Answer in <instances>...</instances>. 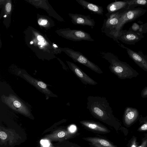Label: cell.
Listing matches in <instances>:
<instances>
[{
  "label": "cell",
  "mask_w": 147,
  "mask_h": 147,
  "mask_svg": "<svg viewBox=\"0 0 147 147\" xmlns=\"http://www.w3.org/2000/svg\"><path fill=\"white\" fill-rule=\"evenodd\" d=\"M87 100L86 108L94 117L110 126L115 127L116 119L105 97L90 96Z\"/></svg>",
  "instance_id": "obj_1"
},
{
  "label": "cell",
  "mask_w": 147,
  "mask_h": 147,
  "mask_svg": "<svg viewBox=\"0 0 147 147\" xmlns=\"http://www.w3.org/2000/svg\"><path fill=\"white\" fill-rule=\"evenodd\" d=\"M100 56L110 64V71L121 79H131L136 77L139 73L127 63L120 60L118 57L110 52L100 53Z\"/></svg>",
  "instance_id": "obj_2"
},
{
  "label": "cell",
  "mask_w": 147,
  "mask_h": 147,
  "mask_svg": "<svg viewBox=\"0 0 147 147\" xmlns=\"http://www.w3.org/2000/svg\"><path fill=\"white\" fill-rule=\"evenodd\" d=\"M147 10L141 7L127 9L121 13L119 23L111 31L107 36L112 38L118 44L120 42L117 40L123 30L124 25L127 23L134 21L144 15L147 12Z\"/></svg>",
  "instance_id": "obj_3"
},
{
  "label": "cell",
  "mask_w": 147,
  "mask_h": 147,
  "mask_svg": "<svg viewBox=\"0 0 147 147\" xmlns=\"http://www.w3.org/2000/svg\"><path fill=\"white\" fill-rule=\"evenodd\" d=\"M64 51L74 61L84 65L98 74L103 73L102 71L98 66L89 60L80 52L69 48L65 49Z\"/></svg>",
  "instance_id": "obj_4"
},
{
  "label": "cell",
  "mask_w": 147,
  "mask_h": 147,
  "mask_svg": "<svg viewBox=\"0 0 147 147\" xmlns=\"http://www.w3.org/2000/svg\"><path fill=\"white\" fill-rule=\"evenodd\" d=\"M64 35L66 38L74 41H94L89 34L82 30L68 28L64 30Z\"/></svg>",
  "instance_id": "obj_5"
},
{
  "label": "cell",
  "mask_w": 147,
  "mask_h": 147,
  "mask_svg": "<svg viewBox=\"0 0 147 147\" xmlns=\"http://www.w3.org/2000/svg\"><path fill=\"white\" fill-rule=\"evenodd\" d=\"M120 46L125 49L130 58L140 67L147 72V56L142 51H135L121 44Z\"/></svg>",
  "instance_id": "obj_6"
},
{
  "label": "cell",
  "mask_w": 147,
  "mask_h": 147,
  "mask_svg": "<svg viewBox=\"0 0 147 147\" xmlns=\"http://www.w3.org/2000/svg\"><path fill=\"white\" fill-rule=\"evenodd\" d=\"M124 11L112 13L107 16V18L104 20L103 23L101 28V30L102 33L105 34L107 36L118 24L121 13Z\"/></svg>",
  "instance_id": "obj_7"
},
{
  "label": "cell",
  "mask_w": 147,
  "mask_h": 147,
  "mask_svg": "<svg viewBox=\"0 0 147 147\" xmlns=\"http://www.w3.org/2000/svg\"><path fill=\"white\" fill-rule=\"evenodd\" d=\"M143 34L123 30L117 38V40L121 41L123 42L128 45H135L143 38Z\"/></svg>",
  "instance_id": "obj_8"
},
{
  "label": "cell",
  "mask_w": 147,
  "mask_h": 147,
  "mask_svg": "<svg viewBox=\"0 0 147 147\" xmlns=\"http://www.w3.org/2000/svg\"><path fill=\"white\" fill-rule=\"evenodd\" d=\"M77 136V133L65 129H57L51 134L47 135L45 138L51 141L61 142L72 138Z\"/></svg>",
  "instance_id": "obj_9"
},
{
  "label": "cell",
  "mask_w": 147,
  "mask_h": 147,
  "mask_svg": "<svg viewBox=\"0 0 147 147\" xmlns=\"http://www.w3.org/2000/svg\"><path fill=\"white\" fill-rule=\"evenodd\" d=\"M67 63L71 71L84 84L94 85L98 84L76 64L68 61Z\"/></svg>",
  "instance_id": "obj_10"
},
{
  "label": "cell",
  "mask_w": 147,
  "mask_h": 147,
  "mask_svg": "<svg viewBox=\"0 0 147 147\" xmlns=\"http://www.w3.org/2000/svg\"><path fill=\"white\" fill-rule=\"evenodd\" d=\"M80 123L87 129L93 132L100 134H106L110 132V130L101 123L92 120H84Z\"/></svg>",
  "instance_id": "obj_11"
},
{
  "label": "cell",
  "mask_w": 147,
  "mask_h": 147,
  "mask_svg": "<svg viewBox=\"0 0 147 147\" xmlns=\"http://www.w3.org/2000/svg\"><path fill=\"white\" fill-rule=\"evenodd\" d=\"M69 15L71 19V22L74 24L87 26L92 28L95 26V21L89 15L72 13H69Z\"/></svg>",
  "instance_id": "obj_12"
},
{
  "label": "cell",
  "mask_w": 147,
  "mask_h": 147,
  "mask_svg": "<svg viewBox=\"0 0 147 147\" xmlns=\"http://www.w3.org/2000/svg\"><path fill=\"white\" fill-rule=\"evenodd\" d=\"M82 139L88 142L91 147H117L110 141L103 138L88 137Z\"/></svg>",
  "instance_id": "obj_13"
},
{
  "label": "cell",
  "mask_w": 147,
  "mask_h": 147,
  "mask_svg": "<svg viewBox=\"0 0 147 147\" xmlns=\"http://www.w3.org/2000/svg\"><path fill=\"white\" fill-rule=\"evenodd\" d=\"M139 113L136 108L127 107L125 109L123 115V120L127 125H129L137 119Z\"/></svg>",
  "instance_id": "obj_14"
},
{
  "label": "cell",
  "mask_w": 147,
  "mask_h": 147,
  "mask_svg": "<svg viewBox=\"0 0 147 147\" xmlns=\"http://www.w3.org/2000/svg\"><path fill=\"white\" fill-rule=\"evenodd\" d=\"M128 7V5L126 0L113 2L107 6L108 13L105 15L107 16L112 13L127 10Z\"/></svg>",
  "instance_id": "obj_15"
},
{
  "label": "cell",
  "mask_w": 147,
  "mask_h": 147,
  "mask_svg": "<svg viewBox=\"0 0 147 147\" xmlns=\"http://www.w3.org/2000/svg\"><path fill=\"white\" fill-rule=\"evenodd\" d=\"M16 133L10 129L2 128L0 130V139L1 143H4L8 141L10 144H12L16 139Z\"/></svg>",
  "instance_id": "obj_16"
},
{
  "label": "cell",
  "mask_w": 147,
  "mask_h": 147,
  "mask_svg": "<svg viewBox=\"0 0 147 147\" xmlns=\"http://www.w3.org/2000/svg\"><path fill=\"white\" fill-rule=\"evenodd\" d=\"M77 2L84 9L94 14L102 15L103 9L102 7L87 1L85 0H76Z\"/></svg>",
  "instance_id": "obj_17"
},
{
  "label": "cell",
  "mask_w": 147,
  "mask_h": 147,
  "mask_svg": "<svg viewBox=\"0 0 147 147\" xmlns=\"http://www.w3.org/2000/svg\"><path fill=\"white\" fill-rule=\"evenodd\" d=\"M128 5L127 9H134L137 6H147V0H126Z\"/></svg>",
  "instance_id": "obj_18"
},
{
  "label": "cell",
  "mask_w": 147,
  "mask_h": 147,
  "mask_svg": "<svg viewBox=\"0 0 147 147\" xmlns=\"http://www.w3.org/2000/svg\"><path fill=\"white\" fill-rule=\"evenodd\" d=\"M128 30L136 33H141L140 25H139L136 22H134L132 24Z\"/></svg>",
  "instance_id": "obj_19"
},
{
  "label": "cell",
  "mask_w": 147,
  "mask_h": 147,
  "mask_svg": "<svg viewBox=\"0 0 147 147\" xmlns=\"http://www.w3.org/2000/svg\"><path fill=\"white\" fill-rule=\"evenodd\" d=\"M140 27L142 34L147 33V23L141 25Z\"/></svg>",
  "instance_id": "obj_20"
},
{
  "label": "cell",
  "mask_w": 147,
  "mask_h": 147,
  "mask_svg": "<svg viewBox=\"0 0 147 147\" xmlns=\"http://www.w3.org/2000/svg\"><path fill=\"white\" fill-rule=\"evenodd\" d=\"M141 96L143 98L147 97V86L145 87L142 91Z\"/></svg>",
  "instance_id": "obj_21"
},
{
  "label": "cell",
  "mask_w": 147,
  "mask_h": 147,
  "mask_svg": "<svg viewBox=\"0 0 147 147\" xmlns=\"http://www.w3.org/2000/svg\"><path fill=\"white\" fill-rule=\"evenodd\" d=\"M140 131H144L147 130V121L143 124L139 129Z\"/></svg>",
  "instance_id": "obj_22"
},
{
  "label": "cell",
  "mask_w": 147,
  "mask_h": 147,
  "mask_svg": "<svg viewBox=\"0 0 147 147\" xmlns=\"http://www.w3.org/2000/svg\"><path fill=\"white\" fill-rule=\"evenodd\" d=\"M5 9L7 12H9L11 9V5L9 3H7L6 5Z\"/></svg>",
  "instance_id": "obj_23"
},
{
  "label": "cell",
  "mask_w": 147,
  "mask_h": 147,
  "mask_svg": "<svg viewBox=\"0 0 147 147\" xmlns=\"http://www.w3.org/2000/svg\"><path fill=\"white\" fill-rule=\"evenodd\" d=\"M38 84L40 87L43 88H45L46 87L45 84L42 82H38Z\"/></svg>",
  "instance_id": "obj_24"
},
{
  "label": "cell",
  "mask_w": 147,
  "mask_h": 147,
  "mask_svg": "<svg viewBox=\"0 0 147 147\" xmlns=\"http://www.w3.org/2000/svg\"><path fill=\"white\" fill-rule=\"evenodd\" d=\"M138 147H147V139L143 141L141 145Z\"/></svg>",
  "instance_id": "obj_25"
},
{
  "label": "cell",
  "mask_w": 147,
  "mask_h": 147,
  "mask_svg": "<svg viewBox=\"0 0 147 147\" xmlns=\"http://www.w3.org/2000/svg\"><path fill=\"white\" fill-rule=\"evenodd\" d=\"M136 140L134 138L131 142L130 147H137Z\"/></svg>",
  "instance_id": "obj_26"
},
{
  "label": "cell",
  "mask_w": 147,
  "mask_h": 147,
  "mask_svg": "<svg viewBox=\"0 0 147 147\" xmlns=\"http://www.w3.org/2000/svg\"><path fill=\"white\" fill-rule=\"evenodd\" d=\"M14 105L16 107L19 108L21 106V103L17 100L13 102Z\"/></svg>",
  "instance_id": "obj_27"
},
{
  "label": "cell",
  "mask_w": 147,
  "mask_h": 147,
  "mask_svg": "<svg viewBox=\"0 0 147 147\" xmlns=\"http://www.w3.org/2000/svg\"><path fill=\"white\" fill-rule=\"evenodd\" d=\"M37 39L39 41L41 42H43L44 40V39L43 37L40 35L38 36Z\"/></svg>",
  "instance_id": "obj_28"
},
{
  "label": "cell",
  "mask_w": 147,
  "mask_h": 147,
  "mask_svg": "<svg viewBox=\"0 0 147 147\" xmlns=\"http://www.w3.org/2000/svg\"><path fill=\"white\" fill-rule=\"evenodd\" d=\"M47 21L46 20H44L42 21L40 24L41 25H44L47 24Z\"/></svg>",
  "instance_id": "obj_29"
},
{
  "label": "cell",
  "mask_w": 147,
  "mask_h": 147,
  "mask_svg": "<svg viewBox=\"0 0 147 147\" xmlns=\"http://www.w3.org/2000/svg\"><path fill=\"white\" fill-rule=\"evenodd\" d=\"M45 43L44 42H41L40 41L38 43V45H43L45 44Z\"/></svg>",
  "instance_id": "obj_30"
},
{
  "label": "cell",
  "mask_w": 147,
  "mask_h": 147,
  "mask_svg": "<svg viewBox=\"0 0 147 147\" xmlns=\"http://www.w3.org/2000/svg\"><path fill=\"white\" fill-rule=\"evenodd\" d=\"M48 147H59V146H49Z\"/></svg>",
  "instance_id": "obj_31"
},
{
  "label": "cell",
  "mask_w": 147,
  "mask_h": 147,
  "mask_svg": "<svg viewBox=\"0 0 147 147\" xmlns=\"http://www.w3.org/2000/svg\"><path fill=\"white\" fill-rule=\"evenodd\" d=\"M53 46L55 47H57V45L55 44H54Z\"/></svg>",
  "instance_id": "obj_32"
},
{
  "label": "cell",
  "mask_w": 147,
  "mask_h": 147,
  "mask_svg": "<svg viewBox=\"0 0 147 147\" xmlns=\"http://www.w3.org/2000/svg\"><path fill=\"white\" fill-rule=\"evenodd\" d=\"M33 43V42L32 41H31L30 42V44H32V43Z\"/></svg>",
  "instance_id": "obj_33"
},
{
  "label": "cell",
  "mask_w": 147,
  "mask_h": 147,
  "mask_svg": "<svg viewBox=\"0 0 147 147\" xmlns=\"http://www.w3.org/2000/svg\"><path fill=\"white\" fill-rule=\"evenodd\" d=\"M71 147H80L79 146H71Z\"/></svg>",
  "instance_id": "obj_34"
},
{
  "label": "cell",
  "mask_w": 147,
  "mask_h": 147,
  "mask_svg": "<svg viewBox=\"0 0 147 147\" xmlns=\"http://www.w3.org/2000/svg\"><path fill=\"white\" fill-rule=\"evenodd\" d=\"M6 16H6V15H5V16H4V17H5Z\"/></svg>",
  "instance_id": "obj_35"
},
{
  "label": "cell",
  "mask_w": 147,
  "mask_h": 147,
  "mask_svg": "<svg viewBox=\"0 0 147 147\" xmlns=\"http://www.w3.org/2000/svg\"><path fill=\"white\" fill-rule=\"evenodd\" d=\"M40 47H42V45H41V46H40Z\"/></svg>",
  "instance_id": "obj_36"
}]
</instances>
